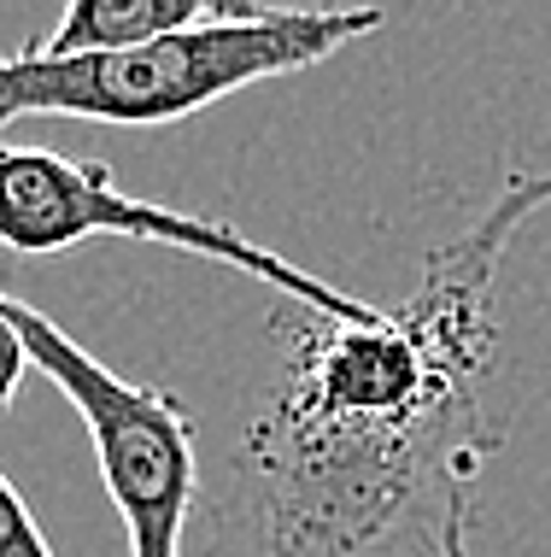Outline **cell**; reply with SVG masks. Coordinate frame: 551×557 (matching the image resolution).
<instances>
[{
  "mask_svg": "<svg viewBox=\"0 0 551 557\" xmlns=\"http://www.w3.org/2000/svg\"><path fill=\"white\" fill-rule=\"evenodd\" d=\"M546 206L551 164L511 171L370 318L276 299V364L212 493L205 557H469V487L499 446L481 399L499 270Z\"/></svg>",
  "mask_w": 551,
  "mask_h": 557,
  "instance_id": "6da1fadb",
  "label": "cell"
},
{
  "mask_svg": "<svg viewBox=\"0 0 551 557\" xmlns=\"http://www.w3.org/2000/svg\"><path fill=\"white\" fill-rule=\"evenodd\" d=\"M376 7H252L217 0L212 18L159 36L129 53L88 59H29L24 48L0 59V124L12 117H88V124H183V117L241 95L252 83L293 77L359 36H376Z\"/></svg>",
  "mask_w": 551,
  "mask_h": 557,
  "instance_id": "7a4b0ae2",
  "label": "cell"
},
{
  "mask_svg": "<svg viewBox=\"0 0 551 557\" xmlns=\"http://www.w3.org/2000/svg\"><path fill=\"white\" fill-rule=\"evenodd\" d=\"M0 311L29 346V364L77 405L100 481H107L129 557H183V529L200 499V423L176 394L117 375L77 346L41 306L0 288Z\"/></svg>",
  "mask_w": 551,
  "mask_h": 557,
  "instance_id": "3957f363",
  "label": "cell"
},
{
  "mask_svg": "<svg viewBox=\"0 0 551 557\" xmlns=\"http://www.w3.org/2000/svg\"><path fill=\"white\" fill-rule=\"evenodd\" d=\"M95 235L117 240H153L171 252H193V259L229 264L252 282H271L281 299L317 306L329 318H370V299L335 288V282L311 276L276 247L252 240L235 223L193 218L159 200H136L107 164L95 159H65L53 147H0V247L12 252H65Z\"/></svg>",
  "mask_w": 551,
  "mask_h": 557,
  "instance_id": "277c9868",
  "label": "cell"
},
{
  "mask_svg": "<svg viewBox=\"0 0 551 557\" xmlns=\"http://www.w3.org/2000/svg\"><path fill=\"white\" fill-rule=\"evenodd\" d=\"M217 0H71L53 36H29V59H88V53H129L159 36L193 29L212 18Z\"/></svg>",
  "mask_w": 551,
  "mask_h": 557,
  "instance_id": "5b68a950",
  "label": "cell"
},
{
  "mask_svg": "<svg viewBox=\"0 0 551 557\" xmlns=\"http://www.w3.org/2000/svg\"><path fill=\"white\" fill-rule=\"evenodd\" d=\"M0 557H53L36 510L24 505V493L7 475H0Z\"/></svg>",
  "mask_w": 551,
  "mask_h": 557,
  "instance_id": "8992f818",
  "label": "cell"
},
{
  "mask_svg": "<svg viewBox=\"0 0 551 557\" xmlns=\"http://www.w3.org/2000/svg\"><path fill=\"white\" fill-rule=\"evenodd\" d=\"M0 129H7V124H0Z\"/></svg>",
  "mask_w": 551,
  "mask_h": 557,
  "instance_id": "52a82bcc",
  "label": "cell"
}]
</instances>
